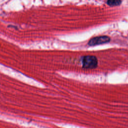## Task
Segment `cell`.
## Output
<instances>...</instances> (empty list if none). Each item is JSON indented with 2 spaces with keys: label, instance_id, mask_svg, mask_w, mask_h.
Here are the masks:
<instances>
[{
  "label": "cell",
  "instance_id": "cell-3",
  "mask_svg": "<svg viewBox=\"0 0 128 128\" xmlns=\"http://www.w3.org/2000/svg\"><path fill=\"white\" fill-rule=\"evenodd\" d=\"M122 2L121 0H108L106 2L107 4L110 6H116L120 5Z\"/></svg>",
  "mask_w": 128,
  "mask_h": 128
},
{
  "label": "cell",
  "instance_id": "cell-1",
  "mask_svg": "<svg viewBox=\"0 0 128 128\" xmlns=\"http://www.w3.org/2000/svg\"><path fill=\"white\" fill-rule=\"evenodd\" d=\"M82 67L86 69H93L98 66L97 58L94 56H84L82 58Z\"/></svg>",
  "mask_w": 128,
  "mask_h": 128
},
{
  "label": "cell",
  "instance_id": "cell-2",
  "mask_svg": "<svg viewBox=\"0 0 128 128\" xmlns=\"http://www.w3.org/2000/svg\"><path fill=\"white\" fill-rule=\"evenodd\" d=\"M110 41V38L108 36H96L91 38L88 42V45L90 46H96L108 43Z\"/></svg>",
  "mask_w": 128,
  "mask_h": 128
}]
</instances>
